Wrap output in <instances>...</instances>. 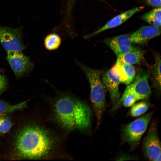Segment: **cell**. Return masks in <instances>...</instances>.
I'll use <instances>...</instances> for the list:
<instances>
[{
	"label": "cell",
	"instance_id": "1",
	"mask_svg": "<svg viewBox=\"0 0 161 161\" xmlns=\"http://www.w3.org/2000/svg\"><path fill=\"white\" fill-rule=\"evenodd\" d=\"M54 106L56 120L65 129L86 130L90 128L92 112L85 102L70 94L60 93Z\"/></svg>",
	"mask_w": 161,
	"mask_h": 161
},
{
	"label": "cell",
	"instance_id": "2",
	"mask_svg": "<svg viewBox=\"0 0 161 161\" xmlns=\"http://www.w3.org/2000/svg\"><path fill=\"white\" fill-rule=\"evenodd\" d=\"M52 141L48 134L39 127L25 126L18 133L16 146L19 154L29 159H38L47 155L52 146Z\"/></svg>",
	"mask_w": 161,
	"mask_h": 161
},
{
	"label": "cell",
	"instance_id": "3",
	"mask_svg": "<svg viewBox=\"0 0 161 161\" xmlns=\"http://www.w3.org/2000/svg\"><path fill=\"white\" fill-rule=\"evenodd\" d=\"M76 63L84 73L90 87V98L97 120V126L100 124L105 107L106 88L97 70L87 66L78 61Z\"/></svg>",
	"mask_w": 161,
	"mask_h": 161
},
{
	"label": "cell",
	"instance_id": "4",
	"mask_svg": "<svg viewBox=\"0 0 161 161\" xmlns=\"http://www.w3.org/2000/svg\"><path fill=\"white\" fill-rule=\"evenodd\" d=\"M153 113L149 112L124 126L122 129L123 142L128 143L132 148L139 144L145 132Z\"/></svg>",
	"mask_w": 161,
	"mask_h": 161
},
{
	"label": "cell",
	"instance_id": "5",
	"mask_svg": "<svg viewBox=\"0 0 161 161\" xmlns=\"http://www.w3.org/2000/svg\"><path fill=\"white\" fill-rule=\"evenodd\" d=\"M0 43L6 51L25 49L23 34L20 28H13L0 26Z\"/></svg>",
	"mask_w": 161,
	"mask_h": 161
},
{
	"label": "cell",
	"instance_id": "6",
	"mask_svg": "<svg viewBox=\"0 0 161 161\" xmlns=\"http://www.w3.org/2000/svg\"><path fill=\"white\" fill-rule=\"evenodd\" d=\"M143 149L145 155L149 160L161 161V143L155 123H153L150 126L143 142Z\"/></svg>",
	"mask_w": 161,
	"mask_h": 161
},
{
	"label": "cell",
	"instance_id": "7",
	"mask_svg": "<svg viewBox=\"0 0 161 161\" xmlns=\"http://www.w3.org/2000/svg\"><path fill=\"white\" fill-rule=\"evenodd\" d=\"M20 51H7L6 59L16 77H22L31 71L34 65L29 57Z\"/></svg>",
	"mask_w": 161,
	"mask_h": 161
},
{
	"label": "cell",
	"instance_id": "8",
	"mask_svg": "<svg viewBox=\"0 0 161 161\" xmlns=\"http://www.w3.org/2000/svg\"><path fill=\"white\" fill-rule=\"evenodd\" d=\"M150 76L149 70L142 68L138 70L136 78L131 84L138 100L148 99L151 96V90L148 83Z\"/></svg>",
	"mask_w": 161,
	"mask_h": 161
},
{
	"label": "cell",
	"instance_id": "9",
	"mask_svg": "<svg viewBox=\"0 0 161 161\" xmlns=\"http://www.w3.org/2000/svg\"><path fill=\"white\" fill-rule=\"evenodd\" d=\"M102 81L115 107L120 99L119 87L120 82L118 73L114 66L103 74Z\"/></svg>",
	"mask_w": 161,
	"mask_h": 161
},
{
	"label": "cell",
	"instance_id": "10",
	"mask_svg": "<svg viewBox=\"0 0 161 161\" xmlns=\"http://www.w3.org/2000/svg\"><path fill=\"white\" fill-rule=\"evenodd\" d=\"M130 35L123 34L107 38L104 42L117 56L127 52L134 48L132 44Z\"/></svg>",
	"mask_w": 161,
	"mask_h": 161
},
{
	"label": "cell",
	"instance_id": "11",
	"mask_svg": "<svg viewBox=\"0 0 161 161\" xmlns=\"http://www.w3.org/2000/svg\"><path fill=\"white\" fill-rule=\"evenodd\" d=\"M161 34V27L152 25L143 26L130 35L132 43L140 45L146 44L151 39Z\"/></svg>",
	"mask_w": 161,
	"mask_h": 161
},
{
	"label": "cell",
	"instance_id": "12",
	"mask_svg": "<svg viewBox=\"0 0 161 161\" xmlns=\"http://www.w3.org/2000/svg\"><path fill=\"white\" fill-rule=\"evenodd\" d=\"M144 50L134 47L131 50L117 56L116 63H125L131 65L140 64L144 54Z\"/></svg>",
	"mask_w": 161,
	"mask_h": 161
},
{
	"label": "cell",
	"instance_id": "13",
	"mask_svg": "<svg viewBox=\"0 0 161 161\" xmlns=\"http://www.w3.org/2000/svg\"><path fill=\"white\" fill-rule=\"evenodd\" d=\"M128 19L125 12H123L113 17L109 21L102 27L97 30L85 36L86 39L89 38L108 29L116 27Z\"/></svg>",
	"mask_w": 161,
	"mask_h": 161
},
{
	"label": "cell",
	"instance_id": "14",
	"mask_svg": "<svg viewBox=\"0 0 161 161\" xmlns=\"http://www.w3.org/2000/svg\"><path fill=\"white\" fill-rule=\"evenodd\" d=\"M161 7L156 8L144 14L142 18L151 25L161 27Z\"/></svg>",
	"mask_w": 161,
	"mask_h": 161
},
{
	"label": "cell",
	"instance_id": "15",
	"mask_svg": "<svg viewBox=\"0 0 161 161\" xmlns=\"http://www.w3.org/2000/svg\"><path fill=\"white\" fill-rule=\"evenodd\" d=\"M138 100L134 93L131 84L126 87L117 104L114 108L117 107L118 104L121 103L124 106L129 107L133 105Z\"/></svg>",
	"mask_w": 161,
	"mask_h": 161
},
{
	"label": "cell",
	"instance_id": "16",
	"mask_svg": "<svg viewBox=\"0 0 161 161\" xmlns=\"http://www.w3.org/2000/svg\"><path fill=\"white\" fill-rule=\"evenodd\" d=\"M27 101L14 105L0 100V116L22 109L27 107Z\"/></svg>",
	"mask_w": 161,
	"mask_h": 161
},
{
	"label": "cell",
	"instance_id": "17",
	"mask_svg": "<svg viewBox=\"0 0 161 161\" xmlns=\"http://www.w3.org/2000/svg\"><path fill=\"white\" fill-rule=\"evenodd\" d=\"M161 61L160 56H157L151 73L153 85L154 87L160 90L161 89Z\"/></svg>",
	"mask_w": 161,
	"mask_h": 161
},
{
	"label": "cell",
	"instance_id": "18",
	"mask_svg": "<svg viewBox=\"0 0 161 161\" xmlns=\"http://www.w3.org/2000/svg\"><path fill=\"white\" fill-rule=\"evenodd\" d=\"M61 40L60 36L55 33L47 35L44 40V45L46 48L49 50H55L60 46Z\"/></svg>",
	"mask_w": 161,
	"mask_h": 161
},
{
	"label": "cell",
	"instance_id": "19",
	"mask_svg": "<svg viewBox=\"0 0 161 161\" xmlns=\"http://www.w3.org/2000/svg\"><path fill=\"white\" fill-rule=\"evenodd\" d=\"M149 104L146 101H143L137 103L131 108L130 114L131 116L137 117L145 113L148 109Z\"/></svg>",
	"mask_w": 161,
	"mask_h": 161
},
{
	"label": "cell",
	"instance_id": "20",
	"mask_svg": "<svg viewBox=\"0 0 161 161\" xmlns=\"http://www.w3.org/2000/svg\"><path fill=\"white\" fill-rule=\"evenodd\" d=\"M118 64H120L123 68L127 78L126 84H129L133 80L135 76L136 73L134 68L132 65L123 63Z\"/></svg>",
	"mask_w": 161,
	"mask_h": 161
},
{
	"label": "cell",
	"instance_id": "21",
	"mask_svg": "<svg viewBox=\"0 0 161 161\" xmlns=\"http://www.w3.org/2000/svg\"><path fill=\"white\" fill-rule=\"evenodd\" d=\"M12 124L10 120L7 117L0 116V133H5L11 129Z\"/></svg>",
	"mask_w": 161,
	"mask_h": 161
},
{
	"label": "cell",
	"instance_id": "22",
	"mask_svg": "<svg viewBox=\"0 0 161 161\" xmlns=\"http://www.w3.org/2000/svg\"><path fill=\"white\" fill-rule=\"evenodd\" d=\"M7 84V80L6 76L4 75H0V95L6 89Z\"/></svg>",
	"mask_w": 161,
	"mask_h": 161
},
{
	"label": "cell",
	"instance_id": "23",
	"mask_svg": "<svg viewBox=\"0 0 161 161\" xmlns=\"http://www.w3.org/2000/svg\"><path fill=\"white\" fill-rule=\"evenodd\" d=\"M149 5L156 8L161 7V0H143Z\"/></svg>",
	"mask_w": 161,
	"mask_h": 161
}]
</instances>
